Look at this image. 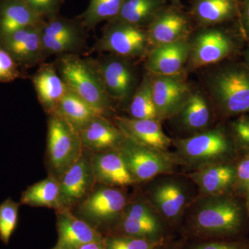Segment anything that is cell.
I'll return each instance as SVG.
<instances>
[{
    "instance_id": "6da1fadb",
    "label": "cell",
    "mask_w": 249,
    "mask_h": 249,
    "mask_svg": "<svg viewBox=\"0 0 249 249\" xmlns=\"http://www.w3.org/2000/svg\"><path fill=\"white\" fill-rule=\"evenodd\" d=\"M191 205L189 227L199 237L230 235L242 225V208L224 194L201 196Z\"/></svg>"
},
{
    "instance_id": "7a4b0ae2",
    "label": "cell",
    "mask_w": 249,
    "mask_h": 249,
    "mask_svg": "<svg viewBox=\"0 0 249 249\" xmlns=\"http://www.w3.org/2000/svg\"><path fill=\"white\" fill-rule=\"evenodd\" d=\"M175 152L170 154L175 164L188 169H200L224 163L232 151V142L221 128L206 129L175 142Z\"/></svg>"
},
{
    "instance_id": "3957f363",
    "label": "cell",
    "mask_w": 249,
    "mask_h": 249,
    "mask_svg": "<svg viewBox=\"0 0 249 249\" xmlns=\"http://www.w3.org/2000/svg\"><path fill=\"white\" fill-rule=\"evenodd\" d=\"M58 71L65 84L96 110L106 116L111 110L102 78L96 63L74 55L59 59Z\"/></svg>"
},
{
    "instance_id": "277c9868",
    "label": "cell",
    "mask_w": 249,
    "mask_h": 249,
    "mask_svg": "<svg viewBox=\"0 0 249 249\" xmlns=\"http://www.w3.org/2000/svg\"><path fill=\"white\" fill-rule=\"evenodd\" d=\"M145 198L160 217L177 222L196 199L194 187L182 176L164 174L150 180Z\"/></svg>"
},
{
    "instance_id": "5b68a950",
    "label": "cell",
    "mask_w": 249,
    "mask_h": 249,
    "mask_svg": "<svg viewBox=\"0 0 249 249\" xmlns=\"http://www.w3.org/2000/svg\"><path fill=\"white\" fill-rule=\"evenodd\" d=\"M209 89L223 114L249 112V69L245 65H227L218 70L209 80Z\"/></svg>"
},
{
    "instance_id": "8992f818",
    "label": "cell",
    "mask_w": 249,
    "mask_h": 249,
    "mask_svg": "<svg viewBox=\"0 0 249 249\" xmlns=\"http://www.w3.org/2000/svg\"><path fill=\"white\" fill-rule=\"evenodd\" d=\"M79 133L56 114H49L47 161L50 175L58 178L83 154Z\"/></svg>"
},
{
    "instance_id": "52a82bcc",
    "label": "cell",
    "mask_w": 249,
    "mask_h": 249,
    "mask_svg": "<svg viewBox=\"0 0 249 249\" xmlns=\"http://www.w3.org/2000/svg\"><path fill=\"white\" fill-rule=\"evenodd\" d=\"M120 152L136 183L173 173L175 163L170 154L145 146L125 137L116 149Z\"/></svg>"
},
{
    "instance_id": "ba28073f",
    "label": "cell",
    "mask_w": 249,
    "mask_h": 249,
    "mask_svg": "<svg viewBox=\"0 0 249 249\" xmlns=\"http://www.w3.org/2000/svg\"><path fill=\"white\" fill-rule=\"evenodd\" d=\"M145 197L128 201L119 219L120 235L164 240V223Z\"/></svg>"
},
{
    "instance_id": "9c48e42d",
    "label": "cell",
    "mask_w": 249,
    "mask_h": 249,
    "mask_svg": "<svg viewBox=\"0 0 249 249\" xmlns=\"http://www.w3.org/2000/svg\"><path fill=\"white\" fill-rule=\"evenodd\" d=\"M128 201L121 188L101 185L80 203L78 211L82 217L89 222L108 224L119 221Z\"/></svg>"
},
{
    "instance_id": "30bf717a",
    "label": "cell",
    "mask_w": 249,
    "mask_h": 249,
    "mask_svg": "<svg viewBox=\"0 0 249 249\" xmlns=\"http://www.w3.org/2000/svg\"><path fill=\"white\" fill-rule=\"evenodd\" d=\"M151 79L152 96L159 120L170 119L178 114L191 94L181 75H154Z\"/></svg>"
},
{
    "instance_id": "8fae6325",
    "label": "cell",
    "mask_w": 249,
    "mask_h": 249,
    "mask_svg": "<svg viewBox=\"0 0 249 249\" xmlns=\"http://www.w3.org/2000/svg\"><path fill=\"white\" fill-rule=\"evenodd\" d=\"M149 44L147 34L137 26L118 22L108 27L99 42V48L121 57L143 55Z\"/></svg>"
},
{
    "instance_id": "7c38bea8",
    "label": "cell",
    "mask_w": 249,
    "mask_h": 249,
    "mask_svg": "<svg viewBox=\"0 0 249 249\" xmlns=\"http://www.w3.org/2000/svg\"><path fill=\"white\" fill-rule=\"evenodd\" d=\"M61 209L71 210L92 191L96 183L90 158L84 154L58 178Z\"/></svg>"
},
{
    "instance_id": "4fadbf2b",
    "label": "cell",
    "mask_w": 249,
    "mask_h": 249,
    "mask_svg": "<svg viewBox=\"0 0 249 249\" xmlns=\"http://www.w3.org/2000/svg\"><path fill=\"white\" fill-rule=\"evenodd\" d=\"M42 23L0 37V47L11 55L18 65L33 66L45 56L41 33Z\"/></svg>"
},
{
    "instance_id": "5bb4252c",
    "label": "cell",
    "mask_w": 249,
    "mask_h": 249,
    "mask_svg": "<svg viewBox=\"0 0 249 249\" xmlns=\"http://www.w3.org/2000/svg\"><path fill=\"white\" fill-rule=\"evenodd\" d=\"M235 44L222 31H205L196 36L191 44L190 60L195 67L206 66L222 61L231 54Z\"/></svg>"
},
{
    "instance_id": "9a60e30c",
    "label": "cell",
    "mask_w": 249,
    "mask_h": 249,
    "mask_svg": "<svg viewBox=\"0 0 249 249\" xmlns=\"http://www.w3.org/2000/svg\"><path fill=\"white\" fill-rule=\"evenodd\" d=\"M96 65L109 98L119 101L127 99L136 85L132 65L124 59L114 57L105 59Z\"/></svg>"
},
{
    "instance_id": "2e32d148",
    "label": "cell",
    "mask_w": 249,
    "mask_h": 249,
    "mask_svg": "<svg viewBox=\"0 0 249 249\" xmlns=\"http://www.w3.org/2000/svg\"><path fill=\"white\" fill-rule=\"evenodd\" d=\"M90 162L96 183L118 188L136 183L124 158L116 149L93 152Z\"/></svg>"
},
{
    "instance_id": "e0dca14e",
    "label": "cell",
    "mask_w": 249,
    "mask_h": 249,
    "mask_svg": "<svg viewBox=\"0 0 249 249\" xmlns=\"http://www.w3.org/2000/svg\"><path fill=\"white\" fill-rule=\"evenodd\" d=\"M58 245L64 249H77L91 242H103L102 236L70 209L56 211Z\"/></svg>"
},
{
    "instance_id": "ac0fdd59",
    "label": "cell",
    "mask_w": 249,
    "mask_h": 249,
    "mask_svg": "<svg viewBox=\"0 0 249 249\" xmlns=\"http://www.w3.org/2000/svg\"><path fill=\"white\" fill-rule=\"evenodd\" d=\"M191 43L186 40L156 46L147 55L145 67L153 75H178L189 58Z\"/></svg>"
},
{
    "instance_id": "d6986e66",
    "label": "cell",
    "mask_w": 249,
    "mask_h": 249,
    "mask_svg": "<svg viewBox=\"0 0 249 249\" xmlns=\"http://www.w3.org/2000/svg\"><path fill=\"white\" fill-rule=\"evenodd\" d=\"M158 119L116 117V124L125 137L145 146L166 152L172 141L163 132Z\"/></svg>"
},
{
    "instance_id": "ffe728a7",
    "label": "cell",
    "mask_w": 249,
    "mask_h": 249,
    "mask_svg": "<svg viewBox=\"0 0 249 249\" xmlns=\"http://www.w3.org/2000/svg\"><path fill=\"white\" fill-rule=\"evenodd\" d=\"M78 133L83 149L92 152L117 149L126 137L104 116H96Z\"/></svg>"
},
{
    "instance_id": "44dd1931",
    "label": "cell",
    "mask_w": 249,
    "mask_h": 249,
    "mask_svg": "<svg viewBox=\"0 0 249 249\" xmlns=\"http://www.w3.org/2000/svg\"><path fill=\"white\" fill-rule=\"evenodd\" d=\"M188 178L201 196L222 195L236 181V167L225 162L215 163L195 170L188 175Z\"/></svg>"
},
{
    "instance_id": "7402d4cb",
    "label": "cell",
    "mask_w": 249,
    "mask_h": 249,
    "mask_svg": "<svg viewBox=\"0 0 249 249\" xmlns=\"http://www.w3.org/2000/svg\"><path fill=\"white\" fill-rule=\"evenodd\" d=\"M37 98L49 114L55 112L68 87L52 64H44L33 78Z\"/></svg>"
},
{
    "instance_id": "603a6c76",
    "label": "cell",
    "mask_w": 249,
    "mask_h": 249,
    "mask_svg": "<svg viewBox=\"0 0 249 249\" xmlns=\"http://www.w3.org/2000/svg\"><path fill=\"white\" fill-rule=\"evenodd\" d=\"M42 22L24 0H0V37Z\"/></svg>"
},
{
    "instance_id": "cb8c5ba5",
    "label": "cell",
    "mask_w": 249,
    "mask_h": 249,
    "mask_svg": "<svg viewBox=\"0 0 249 249\" xmlns=\"http://www.w3.org/2000/svg\"><path fill=\"white\" fill-rule=\"evenodd\" d=\"M188 21L182 15L166 11L160 15L150 25L147 37L149 43L156 46L186 40Z\"/></svg>"
},
{
    "instance_id": "d4e9b609",
    "label": "cell",
    "mask_w": 249,
    "mask_h": 249,
    "mask_svg": "<svg viewBox=\"0 0 249 249\" xmlns=\"http://www.w3.org/2000/svg\"><path fill=\"white\" fill-rule=\"evenodd\" d=\"M53 114L60 116L78 132L96 116H103L69 88Z\"/></svg>"
},
{
    "instance_id": "484cf974",
    "label": "cell",
    "mask_w": 249,
    "mask_h": 249,
    "mask_svg": "<svg viewBox=\"0 0 249 249\" xmlns=\"http://www.w3.org/2000/svg\"><path fill=\"white\" fill-rule=\"evenodd\" d=\"M173 117L176 118L183 130L199 133L206 130L211 122V109L200 93H191L184 106Z\"/></svg>"
},
{
    "instance_id": "4316f807",
    "label": "cell",
    "mask_w": 249,
    "mask_h": 249,
    "mask_svg": "<svg viewBox=\"0 0 249 249\" xmlns=\"http://www.w3.org/2000/svg\"><path fill=\"white\" fill-rule=\"evenodd\" d=\"M21 204L32 207H47L58 211L61 209L59 180L52 175L27 187L20 197Z\"/></svg>"
},
{
    "instance_id": "83f0119b",
    "label": "cell",
    "mask_w": 249,
    "mask_h": 249,
    "mask_svg": "<svg viewBox=\"0 0 249 249\" xmlns=\"http://www.w3.org/2000/svg\"><path fill=\"white\" fill-rule=\"evenodd\" d=\"M160 4V0H123L119 22L139 26L147 22L155 14Z\"/></svg>"
},
{
    "instance_id": "f1b7e54d",
    "label": "cell",
    "mask_w": 249,
    "mask_h": 249,
    "mask_svg": "<svg viewBox=\"0 0 249 249\" xmlns=\"http://www.w3.org/2000/svg\"><path fill=\"white\" fill-rule=\"evenodd\" d=\"M129 111L133 119H158L152 96L151 79L148 76L142 79L132 96Z\"/></svg>"
},
{
    "instance_id": "f546056e",
    "label": "cell",
    "mask_w": 249,
    "mask_h": 249,
    "mask_svg": "<svg viewBox=\"0 0 249 249\" xmlns=\"http://www.w3.org/2000/svg\"><path fill=\"white\" fill-rule=\"evenodd\" d=\"M235 11L232 0H199L196 7V16L206 24L223 22L233 16Z\"/></svg>"
},
{
    "instance_id": "4dcf8cb0",
    "label": "cell",
    "mask_w": 249,
    "mask_h": 249,
    "mask_svg": "<svg viewBox=\"0 0 249 249\" xmlns=\"http://www.w3.org/2000/svg\"><path fill=\"white\" fill-rule=\"evenodd\" d=\"M123 0H90L88 9L83 14V25L93 28L98 23L116 18L120 12Z\"/></svg>"
},
{
    "instance_id": "1f68e13d",
    "label": "cell",
    "mask_w": 249,
    "mask_h": 249,
    "mask_svg": "<svg viewBox=\"0 0 249 249\" xmlns=\"http://www.w3.org/2000/svg\"><path fill=\"white\" fill-rule=\"evenodd\" d=\"M20 203L16 202L11 197L0 204V240L5 245L9 244L19 222Z\"/></svg>"
},
{
    "instance_id": "d6a6232c",
    "label": "cell",
    "mask_w": 249,
    "mask_h": 249,
    "mask_svg": "<svg viewBox=\"0 0 249 249\" xmlns=\"http://www.w3.org/2000/svg\"><path fill=\"white\" fill-rule=\"evenodd\" d=\"M106 249H155L164 240H153L128 236L116 235L104 240Z\"/></svg>"
},
{
    "instance_id": "836d02e7",
    "label": "cell",
    "mask_w": 249,
    "mask_h": 249,
    "mask_svg": "<svg viewBox=\"0 0 249 249\" xmlns=\"http://www.w3.org/2000/svg\"><path fill=\"white\" fill-rule=\"evenodd\" d=\"M42 43L44 55L63 54L78 49L82 44V37L80 36L49 37L42 34Z\"/></svg>"
},
{
    "instance_id": "e575fe53",
    "label": "cell",
    "mask_w": 249,
    "mask_h": 249,
    "mask_svg": "<svg viewBox=\"0 0 249 249\" xmlns=\"http://www.w3.org/2000/svg\"><path fill=\"white\" fill-rule=\"evenodd\" d=\"M42 35L49 37H68L80 36L79 29L75 23L62 18L51 17L48 22L42 23Z\"/></svg>"
},
{
    "instance_id": "d590c367",
    "label": "cell",
    "mask_w": 249,
    "mask_h": 249,
    "mask_svg": "<svg viewBox=\"0 0 249 249\" xmlns=\"http://www.w3.org/2000/svg\"><path fill=\"white\" fill-rule=\"evenodd\" d=\"M19 76L18 64L7 52L0 47V82L8 83Z\"/></svg>"
},
{
    "instance_id": "8d00e7d4",
    "label": "cell",
    "mask_w": 249,
    "mask_h": 249,
    "mask_svg": "<svg viewBox=\"0 0 249 249\" xmlns=\"http://www.w3.org/2000/svg\"><path fill=\"white\" fill-rule=\"evenodd\" d=\"M37 16L53 17L58 12L64 0H24Z\"/></svg>"
},
{
    "instance_id": "74e56055",
    "label": "cell",
    "mask_w": 249,
    "mask_h": 249,
    "mask_svg": "<svg viewBox=\"0 0 249 249\" xmlns=\"http://www.w3.org/2000/svg\"><path fill=\"white\" fill-rule=\"evenodd\" d=\"M236 139L245 146L249 147V116H242L232 124Z\"/></svg>"
},
{
    "instance_id": "f35d334b",
    "label": "cell",
    "mask_w": 249,
    "mask_h": 249,
    "mask_svg": "<svg viewBox=\"0 0 249 249\" xmlns=\"http://www.w3.org/2000/svg\"><path fill=\"white\" fill-rule=\"evenodd\" d=\"M236 181L244 187L249 186V156L236 167Z\"/></svg>"
},
{
    "instance_id": "ab89813d",
    "label": "cell",
    "mask_w": 249,
    "mask_h": 249,
    "mask_svg": "<svg viewBox=\"0 0 249 249\" xmlns=\"http://www.w3.org/2000/svg\"><path fill=\"white\" fill-rule=\"evenodd\" d=\"M190 249H243L236 243L225 242H207L198 244Z\"/></svg>"
},
{
    "instance_id": "60d3db41",
    "label": "cell",
    "mask_w": 249,
    "mask_h": 249,
    "mask_svg": "<svg viewBox=\"0 0 249 249\" xmlns=\"http://www.w3.org/2000/svg\"><path fill=\"white\" fill-rule=\"evenodd\" d=\"M242 23L245 35L249 39V0H243L242 4Z\"/></svg>"
},
{
    "instance_id": "b9f144b4",
    "label": "cell",
    "mask_w": 249,
    "mask_h": 249,
    "mask_svg": "<svg viewBox=\"0 0 249 249\" xmlns=\"http://www.w3.org/2000/svg\"><path fill=\"white\" fill-rule=\"evenodd\" d=\"M77 249H106V247H105L104 241H103V242H91V243L86 244V245L82 246V247Z\"/></svg>"
},
{
    "instance_id": "7bdbcfd3",
    "label": "cell",
    "mask_w": 249,
    "mask_h": 249,
    "mask_svg": "<svg viewBox=\"0 0 249 249\" xmlns=\"http://www.w3.org/2000/svg\"><path fill=\"white\" fill-rule=\"evenodd\" d=\"M244 65L249 69V45L243 53Z\"/></svg>"
},
{
    "instance_id": "ee69618b",
    "label": "cell",
    "mask_w": 249,
    "mask_h": 249,
    "mask_svg": "<svg viewBox=\"0 0 249 249\" xmlns=\"http://www.w3.org/2000/svg\"><path fill=\"white\" fill-rule=\"evenodd\" d=\"M155 249H180L178 248V246H175V247H172V246H170V247H168V246L164 245V244L163 245L160 246V247H157V248H156Z\"/></svg>"
},
{
    "instance_id": "f6af8a7d",
    "label": "cell",
    "mask_w": 249,
    "mask_h": 249,
    "mask_svg": "<svg viewBox=\"0 0 249 249\" xmlns=\"http://www.w3.org/2000/svg\"><path fill=\"white\" fill-rule=\"evenodd\" d=\"M62 249V247H60V246H58V245H57L56 246H55V247H54L53 249Z\"/></svg>"
},
{
    "instance_id": "bcb514c9",
    "label": "cell",
    "mask_w": 249,
    "mask_h": 249,
    "mask_svg": "<svg viewBox=\"0 0 249 249\" xmlns=\"http://www.w3.org/2000/svg\"><path fill=\"white\" fill-rule=\"evenodd\" d=\"M248 206L249 208V186L248 187Z\"/></svg>"
},
{
    "instance_id": "7dc6e473",
    "label": "cell",
    "mask_w": 249,
    "mask_h": 249,
    "mask_svg": "<svg viewBox=\"0 0 249 249\" xmlns=\"http://www.w3.org/2000/svg\"><path fill=\"white\" fill-rule=\"evenodd\" d=\"M232 1H234V0H232Z\"/></svg>"
}]
</instances>
